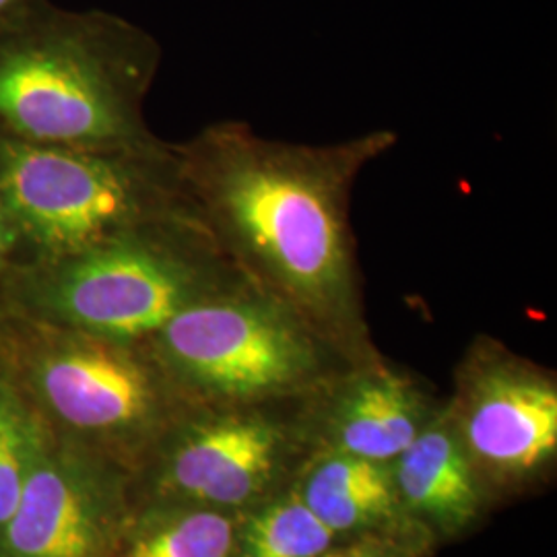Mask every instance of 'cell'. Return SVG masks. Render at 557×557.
Here are the masks:
<instances>
[{"mask_svg": "<svg viewBox=\"0 0 557 557\" xmlns=\"http://www.w3.org/2000/svg\"><path fill=\"white\" fill-rule=\"evenodd\" d=\"M397 143L395 131L376 128L304 145L221 120L174 145L188 197L223 255L349 363L372 356L361 319L354 188Z\"/></svg>", "mask_w": 557, "mask_h": 557, "instance_id": "1", "label": "cell"}, {"mask_svg": "<svg viewBox=\"0 0 557 557\" xmlns=\"http://www.w3.org/2000/svg\"><path fill=\"white\" fill-rule=\"evenodd\" d=\"M160 60L139 25L44 0L0 36V131L52 147H153L143 106Z\"/></svg>", "mask_w": 557, "mask_h": 557, "instance_id": "2", "label": "cell"}, {"mask_svg": "<svg viewBox=\"0 0 557 557\" xmlns=\"http://www.w3.org/2000/svg\"><path fill=\"white\" fill-rule=\"evenodd\" d=\"M0 195L32 264L199 218L176 149L165 140L140 149H81L0 131Z\"/></svg>", "mask_w": 557, "mask_h": 557, "instance_id": "3", "label": "cell"}, {"mask_svg": "<svg viewBox=\"0 0 557 557\" xmlns=\"http://www.w3.org/2000/svg\"><path fill=\"white\" fill-rule=\"evenodd\" d=\"M239 275L197 218L34 262L15 285L60 326L145 343L184 308Z\"/></svg>", "mask_w": 557, "mask_h": 557, "instance_id": "4", "label": "cell"}, {"mask_svg": "<svg viewBox=\"0 0 557 557\" xmlns=\"http://www.w3.org/2000/svg\"><path fill=\"white\" fill-rule=\"evenodd\" d=\"M151 343L172 379L225 407L312 393L337 358L298 312L244 275L184 308Z\"/></svg>", "mask_w": 557, "mask_h": 557, "instance_id": "5", "label": "cell"}, {"mask_svg": "<svg viewBox=\"0 0 557 557\" xmlns=\"http://www.w3.org/2000/svg\"><path fill=\"white\" fill-rule=\"evenodd\" d=\"M448 416L475 473L517 481L556 457L554 374L492 338H481L465 356Z\"/></svg>", "mask_w": 557, "mask_h": 557, "instance_id": "6", "label": "cell"}, {"mask_svg": "<svg viewBox=\"0 0 557 557\" xmlns=\"http://www.w3.org/2000/svg\"><path fill=\"white\" fill-rule=\"evenodd\" d=\"M62 329L27 363L32 384L57 418L85 432H124L158 413L160 376L137 354V343Z\"/></svg>", "mask_w": 557, "mask_h": 557, "instance_id": "7", "label": "cell"}, {"mask_svg": "<svg viewBox=\"0 0 557 557\" xmlns=\"http://www.w3.org/2000/svg\"><path fill=\"white\" fill-rule=\"evenodd\" d=\"M283 450L285 432L277 421L232 407L184 436L170 458L168 481L180 496L230 512L264 494Z\"/></svg>", "mask_w": 557, "mask_h": 557, "instance_id": "8", "label": "cell"}, {"mask_svg": "<svg viewBox=\"0 0 557 557\" xmlns=\"http://www.w3.org/2000/svg\"><path fill=\"white\" fill-rule=\"evenodd\" d=\"M331 450L391 465L418 438L434 407L418 380L382 359H359L319 384Z\"/></svg>", "mask_w": 557, "mask_h": 557, "instance_id": "9", "label": "cell"}, {"mask_svg": "<svg viewBox=\"0 0 557 557\" xmlns=\"http://www.w3.org/2000/svg\"><path fill=\"white\" fill-rule=\"evenodd\" d=\"M11 557H101L100 512L77 479L59 465H29L13 515L4 522Z\"/></svg>", "mask_w": 557, "mask_h": 557, "instance_id": "10", "label": "cell"}, {"mask_svg": "<svg viewBox=\"0 0 557 557\" xmlns=\"http://www.w3.org/2000/svg\"><path fill=\"white\" fill-rule=\"evenodd\" d=\"M391 471L398 504L442 533H457L478 517V473L448 411L432 413Z\"/></svg>", "mask_w": 557, "mask_h": 557, "instance_id": "11", "label": "cell"}, {"mask_svg": "<svg viewBox=\"0 0 557 557\" xmlns=\"http://www.w3.org/2000/svg\"><path fill=\"white\" fill-rule=\"evenodd\" d=\"M296 494L337 537L379 527L398 506L391 465L338 450L308 469Z\"/></svg>", "mask_w": 557, "mask_h": 557, "instance_id": "12", "label": "cell"}, {"mask_svg": "<svg viewBox=\"0 0 557 557\" xmlns=\"http://www.w3.org/2000/svg\"><path fill=\"white\" fill-rule=\"evenodd\" d=\"M337 535L298 494L273 499L239 527L238 557H320Z\"/></svg>", "mask_w": 557, "mask_h": 557, "instance_id": "13", "label": "cell"}, {"mask_svg": "<svg viewBox=\"0 0 557 557\" xmlns=\"http://www.w3.org/2000/svg\"><path fill=\"white\" fill-rule=\"evenodd\" d=\"M239 527L227 510L200 506L147 531L126 557H238Z\"/></svg>", "mask_w": 557, "mask_h": 557, "instance_id": "14", "label": "cell"}, {"mask_svg": "<svg viewBox=\"0 0 557 557\" xmlns=\"http://www.w3.org/2000/svg\"><path fill=\"white\" fill-rule=\"evenodd\" d=\"M25 438L27 432L15 405L0 395V529L20 502L32 465Z\"/></svg>", "mask_w": 557, "mask_h": 557, "instance_id": "15", "label": "cell"}, {"mask_svg": "<svg viewBox=\"0 0 557 557\" xmlns=\"http://www.w3.org/2000/svg\"><path fill=\"white\" fill-rule=\"evenodd\" d=\"M29 264L32 257L0 195V283H17Z\"/></svg>", "mask_w": 557, "mask_h": 557, "instance_id": "16", "label": "cell"}, {"mask_svg": "<svg viewBox=\"0 0 557 557\" xmlns=\"http://www.w3.org/2000/svg\"><path fill=\"white\" fill-rule=\"evenodd\" d=\"M320 557H397L388 547L376 541H359V543H347V545H333L329 552Z\"/></svg>", "mask_w": 557, "mask_h": 557, "instance_id": "17", "label": "cell"}, {"mask_svg": "<svg viewBox=\"0 0 557 557\" xmlns=\"http://www.w3.org/2000/svg\"><path fill=\"white\" fill-rule=\"evenodd\" d=\"M44 0H0V36L32 15Z\"/></svg>", "mask_w": 557, "mask_h": 557, "instance_id": "18", "label": "cell"}]
</instances>
